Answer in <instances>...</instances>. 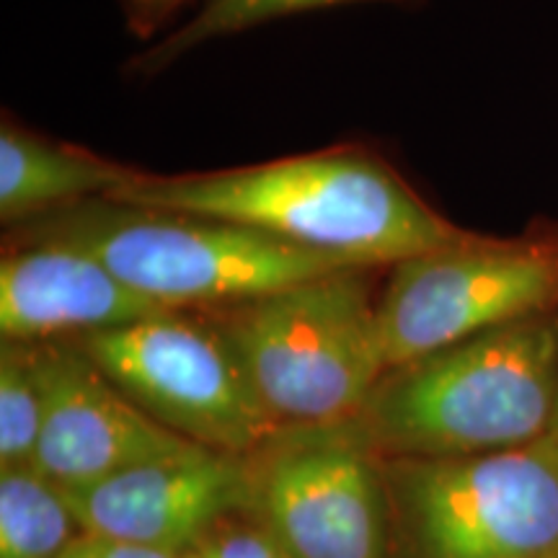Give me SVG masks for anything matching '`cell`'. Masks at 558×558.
Instances as JSON below:
<instances>
[{"label": "cell", "mask_w": 558, "mask_h": 558, "mask_svg": "<svg viewBox=\"0 0 558 558\" xmlns=\"http://www.w3.org/2000/svg\"><path fill=\"white\" fill-rule=\"evenodd\" d=\"M37 349L45 422L34 465L60 486L99 484L194 445L137 409L75 341H45Z\"/></svg>", "instance_id": "10"}, {"label": "cell", "mask_w": 558, "mask_h": 558, "mask_svg": "<svg viewBox=\"0 0 558 558\" xmlns=\"http://www.w3.org/2000/svg\"><path fill=\"white\" fill-rule=\"evenodd\" d=\"M558 305V239H463L393 264L378 298L388 367Z\"/></svg>", "instance_id": "7"}, {"label": "cell", "mask_w": 558, "mask_h": 558, "mask_svg": "<svg viewBox=\"0 0 558 558\" xmlns=\"http://www.w3.org/2000/svg\"><path fill=\"white\" fill-rule=\"evenodd\" d=\"M81 533L58 481L37 465L0 469V558H58Z\"/></svg>", "instance_id": "13"}, {"label": "cell", "mask_w": 558, "mask_h": 558, "mask_svg": "<svg viewBox=\"0 0 558 558\" xmlns=\"http://www.w3.org/2000/svg\"><path fill=\"white\" fill-rule=\"evenodd\" d=\"M13 241L0 259L3 341H70L171 311L140 295L78 246L52 239Z\"/></svg>", "instance_id": "11"}, {"label": "cell", "mask_w": 558, "mask_h": 558, "mask_svg": "<svg viewBox=\"0 0 558 558\" xmlns=\"http://www.w3.org/2000/svg\"><path fill=\"white\" fill-rule=\"evenodd\" d=\"M202 558H290L254 512H235L215 522L197 541Z\"/></svg>", "instance_id": "16"}, {"label": "cell", "mask_w": 558, "mask_h": 558, "mask_svg": "<svg viewBox=\"0 0 558 558\" xmlns=\"http://www.w3.org/2000/svg\"><path fill=\"white\" fill-rule=\"evenodd\" d=\"M70 341L137 409L202 448L254 456L282 432L215 318L169 311Z\"/></svg>", "instance_id": "6"}, {"label": "cell", "mask_w": 558, "mask_h": 558, "mask_svg": "<svg viewBox=\"0 0 558 558\" xmlns=\"http://www.w3.org/2000/svg\"><path fill=\"white\" fill-rule=\"evenodd\" d=\"M19 228L16 239H52L88 251L124 284L171 311L228 308L352 269L235 222L104 197Z\"/></svg>", "instance_id": "3"}, {"label": "cell", "mask_w": 558, "mask_h": 558, "mask_svg": "<svg viewBox=\"0 0 558 558\" xmlns=\"http://www.w3.org/2000/svg\"><path fill=\"white\" fill-rule=\"evenodd\" d=\"M179 558H202V556L194 548H190V550H184V554H181Z\"/></svg>", "instance_id": "20"}, {"label": "cell", "mask_w": 558, "mask_h": 558, "mask_svg": "<svg viewBox=\"0 0 558 558\" xmlns=\"http://www.w3.org/2000/svg\"><path fill=\"white\" fill-rule=\"evenodd\" d=\"M45 422L39 349L24 341L0 344V469L34 465Z\"/></svg>", "instance_id": "15"}, {"label": "cell", "mask_w": 558, "mask_h": 558, "mask_svg": "<svg viewBox=\"0 0 558 558\" xmlns=\"http://www.w3.org/2000/svg\"><path fill=\"white\" fill-rule=\"evenodd\" d=\"M184 3L186 0H128L130 26L140 37H148L150 32H156Z\"/></svg>", "instance_id": "18"}, {"label": "cell", "mask_w": 558, "mask_h": 558, "mask_svg": "<svg viewBox=\"0 0 558 558\" xmlns=\"http://www.w3.org/2000/svg\"><path fill=\"white\" fill-rule=\"evenodd\" d=\"M104 199L235 222L367 269L465 235L399 171L362 148L305 153L228 171L140 173Z\"/></svg>", "instance_id": "1"}, {"label": "cell", "mask_w": 558, "mask_h": 558, "mask_svg": "<svg viewBox=\"0 0 558 558\" xmlns=\"http://www.w3.org/2000/svg\"><path fill=\"white\" fill-rule=\"evenodd\" d=\"M550 437L558 442V409H556V418H554V427H550Z\"/></svg>", "instance_id": "19"}, {"label": "cell", "mask_w": 558, "mask_h": 558, "mask_svg": "<svg viewBox=\"0 0 558 558\" xmlns=\"http://www.w3.org/2000/svg\"><path fill=\"white\" fill-rule=\"evenodd\" d=\"M251 460V512L290 558H393L383 460L352 422L282 429Z\"/></svg>", "instance_id": "8"}, {"label": "cell", "mask_w": 558, "mask_h": 558, "mask_svg": "<svg viewBox=\"0 0 558 558\" xmlns=\"http://www.w3.org/2000/svg\"><path fill=\"white\" fill-rule=\"evenodd\" d=\"M181 554L171 550H156L132 546V543L101 538V535L81 533L58 558H179Z\"/></svg>", "instance_id": "17"}, {"label": "cell", "mask_w": 558, "mask_h": 558, "mask_svg": "<svg viewBox=\"0 0 558 558\" xmlns=\"http://www.w3.org/2000/svg\"><path fill=\"white\" fill-rule=\"evenodd\" d=\"M347 3H369V0H207L184 26L169 34L160 45L153 47L137 60L140 73H156V70L171 65L194 47L207 45L213 39L230 37L254 29V26L269 24V21L331 9V5Z\"/></svg>", "instance_id": "14"}, {"label": "cell", "mask_w": 558, "mask_h": 558, "mask_svg": "<svg viewBox=\"0 0 558 558\" xmlns=\"http://www.w3.org/2000/svg\"><path fill=\"white\" fill-rule=\"evenodd\" d=\"M558 318H522L388 367L352 427L380 458H465L550 435Z\"/></svg>", "instance_id": "2"}, {"label": "cell", "mask_w": 558, "mask_h": 558, "mask_svg": "<svg viewBox=\"0 0 558 558\" xmlns=\"http://www.w3.org/2000/svg\"><path fill=\"white\" fill-rule=\"evenodd\" d=\"M215 324L279 429L352 422L388 369L365 267L218 308Z\"/></svg>", "instance_id": "4"}, {"label": "cell", "mask_w": 558, "mask_h": 558, "mask_svg": "<svg viewBox=\"0 0 558 558\" xmlns=\"http://www.w3.org/2000/svg\"><path fill=\"white\" fill-rule=\"evenodd\" d=\"M393 558H558V442L380 458Z\"/></svg>", "instance_id": "5"}, {"label": "cell", "mask_w": 558, "mask_h": 558, "mask_svg": "<svg viewBox=\"0 0 558 558\" xmlns=\"http://www.w3.org/2000/svg\"><path fill=\"white\" fill-rule=\"evenodd\" d=\"M65 494L83 533L184 554L215 522L254 507V460L192 445Z\"/></svg>", "instance_id": "9"}, {"label": "cell", "mask_w": 558, "mask_h": 558, "mask_svg": "<svg viewBox=\"0 0 558 558\" xmlns=\"http://www.w3.org/2000/svg\"><path fill=\"white\" fill-rule=\"evenodd\" d=\"M140 173L78 145L19 128L9 117L0 124V220L5 226H24L41 215L109 197Z\"/></svg>", "instance_id": "12"}]
</instances>
